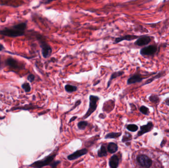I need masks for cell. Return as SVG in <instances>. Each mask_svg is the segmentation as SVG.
I'll use <instances>...</instances> for the list:
<instances>
[{"label": "cell", "instance_id": "1", "mask_svg": "<svg viewBox=\"0 0 169 168\" xmlns=\"http://www.w3.org/2000/svg\"><path fill=\"white\" fill-rule=\"evenodd\" d=\"M56 154H51L50 155H48L44 159L37 161L30 165L29 166L34 168H42L44 167L50 166V164L54 161V159L56 158Z\"/></svg>", "mask_w": 169, "mask_h": 168}, {"label": "cell", "instance_id": "2", "mask_svg": "<svg viewBox=\"0 0 169 168\" xmlns=\"http://www.w3.org/2000/svg\"><path fill=\"white\" fill-rule=\"evenodd\" d=\"M100 98L97 96L91 95L89 97V107L87 111L83 117V119H85L89 117L93 113L96 111L97 107V103Z\"/></svg>", "mask_w": 169, "mask_h": 168}, {"label": "cell", "instance_id": "3", "mask_svg": "<svg viewBox=\"0 0 169 168\" xmlns=\"http://www.w3.org/2000/svg\"><path fill=\"white\" fill-rule=\"evenodd\" d=\"M39 44L42 50L43 57L47 59L50 57L52 53V49L51 46L46 43V41L42 39L41 37L38 38Z\"/></svg>", "mask_w": 169, "mask_h": 168}, {"label": "cell", "instance_id": "4", "mask_svg": "<svg viewBox=\"0 0 169 168\" xmlns=\"http://www.w3.org/2000/svg\"><path fill=\"white\" fill-rule=\"evenodd\" d=\"M0 35L12 38L21 37L24 35V32L20 31L13 27L11 28H5L0 30Z\"/></svg>", "mask_w": 169, "mask_h": 168}, {"label": "cell", "instance_id": "5", "mask_svg": "<svg viewBox=\"0 0 169 168\" xmlns=\"http://www.w3.org/2000/svg\"><path fill=\"white\" fill-rule=\"evenodd\" d=\"M158 47L155 45H149L144 47L140 50V54L142 56H150L156 54Z\"/></svg>", "mask_w": 169, "mask_h": 168}, {"label": "cell", "instance_id": "6", "mask_svg": "<svg viewBox=\"0 0 169 168\" xmlns=\"http://www.w3.org/2000/svg\"><path fill=\"white\" fill-rule=\"evenodd\" d=\"M137 161L141 166L144 168H149L152 165V161L145 155H141L137 157Z\"/></svg>", "mask_w": 169, "mask_h": 168}, {"label": "cell", "instance_id": "7", "mask_svg": "<svg viewBox=\"0 0 169 168\" xmlns=\"http://www.w3.org/2000/svg\"><path fill=\"white\" fill-rule=\"evenodd\" d=\"M152 39H153V37L150 36H141L136 40V42L134 43V44L139 46L147 45L150 43L152 40Z\"/></svg>", "mask_w": 169, "mask_h": 168}, {"label": "cell", "instance_id": "8", "mask_svg": "<svg viewBox=\"0 0 169 168\" xmlns=\"http://www.w3.org/2000/svg\"><path fill=\"white\" fill-rule=\"evenodd\" d=\"M87 152H88V150L87 148H83L82 150H78L76 152H75L74 153L67 156V159L70 161L74 160L80 157H82L83 155L87 154Z\"/></svg>", "mask_w": 169, "mask_h": 168}, {"label": "cell", "instance_id": "9", "mask_svg": "<svg viewBox=\"0 0 169 168\" xmlns=\"http://www.w3.org/2000/svg\"><path fill=\"white\" fill-rule=\"evenodd\" d=\"M144 79H145V78H142L141 74L138 73L134 74L128 79L127 81V85H131L135 83H140Z\"/></svg>", "mask_w": 169, "mask_h": 168}, {"label": "cell", "instance_id": "10", "mask_svg": "<svg viewBox=\"0 0 169 168\" xmlns=\"http://www.w3.org/2000/svg\"><path fill=\"white\" fill-rule=\"evenodd\" d=\"M141 36H139L133 35H127L122 37H118L115 39L114 42V44H117L124 41H131L136 39H138Z\"/></svg>", "mask_w": 169, "mask_h": 168}, {"label": "cell", "instance_id": "11", "mask_svg": "<svg viewBox=\"0 0 169 168\" xmlns=\"http://www.w3.org/2000/svg\"><path fill=\"white\" fill-rule=\"evenodd\" d=\"M166 74V70H161L158 73H156V75L153 76L152 77L149 78L148 80H146L144 83H143L141 86H143L145 85H147L150 83H152L153 81H154L155 80H157V79H159L160 78H163L164 76H165Z\"/></svg>", "mask_w": 169, "mask_h": 168}, {"label": "cell", "instance_id": "12", "mask_svg": "<svg viewBox=\"0 0 169 168\" xmlns=\"http://www.w3.org/2000/svg\"><path fill=\"white\" fill-rule=\"evenodd\" d=\"M153 127V124L152 122H148L147 124L145 125L141 126L140 128V130L137 134V138L140 137L141 135L150 131L152 129Z\"/></svg>", "mask_w": 169, "mask_h": 168}, {"label": "cell", "instance_id": "13", "mask_svg": "<svg viewBox=\"0 0 169 168\" xmlns=\"http://www.w3.org/2000/svg\"><path fill=\"white\" fill-rule=\"evenodd\" d=\"M120 159L117 155H113L110 157L109 160V166L110 168H118L119 166Z\"/></svg>", "mask_w": 169, "mask_h": 168}, {"label": "cell", "instance_id": "14", "mask_svg": "<svg viewBox=\"0 0 169 168\" xmlns=\"http://www.w3.org/2000/svg\"><path fill=\"white\" fill-rule=\"evenodd\" d=\"M124 74V71H122V70H119V71H118V72H113L111 74V75L109 80L108 81L107 88H108L110 87V86L111 84L112 81V80L114 79L118 78V77L120 76H122Z\"/></svg>", "mask_w": 169, "mask_h": 168}, {"label": "cell", "instance_id": "15", "mask_svg": "<svg viewBox=\"0 0 169 168\" xmlns=\"http://www.w3.org/2000/svg\"><path fill=\"white\" fill-rule=\"evenodd\" d=\"M5 63H6V65H7L8 66L12 68L17 69L19 68V62L15 59L11 58L7 59Z\"/></svg>", "mask_w": 169, "mask_h": 168}, {"label": "cell", "instance_id": "16", "mask_svg": "<svg viewBox=\"0 0 169 168\" xmlns=\"http://www.w3.org/2000/svg\"><path fill=\"white\" fill-rule=\"evenodd\" d=\"M118 150V146L115 142H110L107 146V151L110 154H113Z\"/></svg>", "mask_w": 169, "mask_h": 168}, {"label": "cell", "instance_id": "17", "mask_svg": "<svg viewBox=\"0 0 169 168\" xmlns=\"http://www.w3.org/2000/svg\"><path fill=\"white\" fill-rule=\"evenodd\" d=\"M122 134V132H111L107 134L105 136L104 138L105 139H117L120 137Z\"/></svg>", "mask_w": 169, "mask_h": 168}, {"label": "cell", "instance_id": "18", "mask_svg": "<svg viewBox=\"0 0 169 168\" xmlns=\"http://www.w3.org/2000/svg\"><path fill=\"white\" fill-rule=\"evenodd\" d=\"M107 155V150L104 144H102L100 149L97 152V156L99 157H105Z\"/></svg>", "mask_w": 169, "mask_h": 168}, {"label": "cell", "instance_id": "19", "mask_svg": "<svg viewBox=\"0 0 169 168\" xmlns=\"http://www.w3.org/2000/svg\"><path fill=\"white\" fill-rule=\"evenodd\" d=\"M13 28L17 30L20 31L24 32L25 30L27 28V24L26 23H21L19 24H16L13 26Z\"/></svg>", "mask_w": 169, "mask_h": 168}, {"label": "cell", "instance_id": "20", "mask_svg": "<svg viewBox=\"0 0 169 168\" xmlns=\"http://www.w3.org/2000/svg\"><path fill=\"white\" fill-rule=\"evenodd\" d=\"M65 90L67 93H71L76 91L78 89V87L74 85H71V84H66L64 87Z\"/></svg>", "mask_w": 169, "mask_h": 168}, {"label": "cell", "instance_id": "21", "mask_svg": "<svg viewBox=\"0 0 169 168\" xmlns=\"http://www.w3.org/2000/svg\"><path fill=\"white\" fill-rule=\"evenodd\" d=\"M149 100L153 103H157L160 102L159 97L156 94H151L149 97Z\"/></svg>", "mask_w": 169, "mask_h": 168}, {"label": "cell", "instance_id": "22", "mask_svg": "<svg viewBox=\"0 0 169 168\" xmlns=\"http://www.w3.org/2000/svg\"><path fill=\"white\" fill-rule=\"evenodd\" d=\"M88 125V122L86 121H81L78 122L77 124V127L78 129L81 130H84L85 129V128L87 127Z\"/></svg>", "mask_w": 169, "mask_h": 168}, {"label": "cell", "instance_id": "23", "mask_svg": "<svg viewBox=\"0 0 169 168\" xmlns=\"http://www.w3.org/2000/svg\"><path fill=\"white\" fill-rule=\"evenodd\" d=\"M132 136L130 134L128 133H125V135H124L122 139V142H128L129 141L132 140Z\"/></svg>", "mask_w": 169, "mask_h": 168}, {"label": "cell", "instance_id": "24", "mask_svg": "<svg viewBox=\"0 0 169 168\" xmlns=\"http://www.w3.org/2000/svg\"><path fill=\"white\" fill-rule=\"evenodd\" d=\"M22 88L24 90L25 92H29L31 90V87L30 84L28 82H25L21 85Z\"/></svg>", "mask_w": 169, "mask_h": 168}, {"label": "cell", "instance_id": "25", "mask_svg": "<svg viewBox=\"0 0 169 168\" xmlns=\"http://www.w3.org/2000/svg\"><path fill=\"white\" fill-rule=\"evenodd\" d=\"M127 129L129 131L135 132L138 130V126L135 124H129L127 126Z\"/></svg>", "mask_w": 169, "mask_h": 168}, {"label": "cell", "instance_id": "26", "mask_svg": "<svg viewBox=\"0 0 169 168\" xmlns=\"http://www.w3.org/2000/svg\"><path fill=\"white\" fill-rule=\"evenodd\" d=\"M139 111L141 113L144 115H148L149 113V109L148 107H145L144 105H142L139 108Z\"/></svg>", "mask_w": 169, "mask_h": 168}, {"label": "cell", "instance_id": "27", "mask_svg": "<svg viewBox=\"0 0 169 168\" xmlns=\"http://www.w3.org/2000/svg\"><path fill=\"white\" fill-rule=\"evenodd\" d=\"M81 103V100H78V101H77L76 102H75L74 106L68 111H67V113H69L71 111H73V109H74L75 108H76L77 107L80 105Z\"/></svg>", "mask_w": 169, "mask_h": 168}, {"label": "cell", "instance_id": "28", "mask_svg": "<svg viewBox=\"0 0 169 168\" xmlns=\"http://www.w3.org/2000/svg\"><path fill=\"white\" fill-rule=\"evenodd\" d=\"M35 79V76L33 74H30L27 76V80L30 82H33Z\"/></svg>", "mask_w": 169, "mask_h": 168}, {"label": "cell", "instance_id": "29", "mask_svg": "<svg viewBox=\"0 0 169 168\" xmlns=\"http://www.w3.org/2000/svg\"><path fill=\"white\" fill-rule=\"evenodd\" d=\"M61 163V161L58 160V161H53L52 163L50 164V166L52 168H56L58 166V165Z\"/></svg>", "mask_w": 169, "mask_h": 168}, {"label": "cell", "instance_id": "30", "mask_svg": "<svg viewBox=\"0 0 169 168\" xmlns=\"http://www.w3.org/2000/svg\"><path fill=\"white\" fill-rule=\"evenodd\" d=\"M78 117H77V116H74V117H71L70 118V119L69 120V123H70L71 122H73V121H74V120H76L77 118Z\"/></svg>", "mask_w": 169, "mask_h": 168}, {"label": "cell", "instance_id": "31", "mask_svg": "<svg viewBox=\"0 0 169 168\" xmlns=\"http://www.w3.org/2000/svg\"><path fill=\"white\" fill-rule=\"evenodd\" d=\"M164 103H165L166 105L169 106V98H167L164 101Z\"/></svg>", "mask_w": 169, "mask_h": 168}, {"label": "cell", "instance_id": "32", "mask_svg": "<svg viewBox=\"0 0 169 168\" xmlns=\"http://www.w3.org/2000/svg\"><path fill=\"white\" fill-rule=\"evenodd\" d=\"M99 117L101 118V119H104V118L105 117V115H104L103 113H100V114H99Z\"/></svg>", "mask_w": 169, "mask_h": 168}, {"label": "cell", "instance_id": "33", "mask_svg": "<svg viewBox=\"0 0 169 168\" xmlns=\"http://www.w3.org/2000/svg\"><path fill=\"white\" fill-rule=\"evenodd\" d=\"M4 49H5V47H4V45L3 44H1V43H0V51L4 50Z\"/></svg>", "mask_w": 169, "mask_h": 168}, {"label": "cell", "instance_id": "34", "mask_svg": "<svg viewBox=\"0 0 169 168\" xmlns=\"http://www.w3.org/2000/svg\"><path fill=\"white\" fill-rule=\"evenodd\" d=\"M100 82V80H99L98 81H97V82H95V84H93V86H95V85H97V84H99V82Z\"/></svg>", "mask_w": 169, "mask_h": 168}, {"label": "cell", "instance_id": "35", "mask_svg": "<svg viewBox=\"0 0 169 168\" xmlns=\"http://www.w3.org/2000/svg\"><path fill=\"white\" fill-rule=\"evenodd\" d=\"M0 65H1V62H0Z\"/></svg>", "mask_w": 169, "mask_h": 168}]
</instances>
